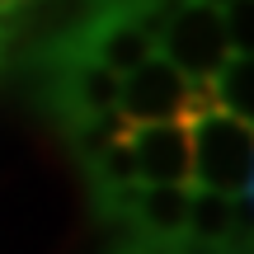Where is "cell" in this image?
Here are the masks:
<instances>
[{
  "label": "cell",
  "mask_w": 254,
  "mask_h": 254,
  "mask_svg": "<svg viewBox=\"0 0 254 254\" xmlns=\"http://www.w3.org/2000/svg\"><path fill=\"white\" fill-rule=\"evenodd\" d=\"M5 5H9V0H0V9H5Z\"/></svg>",
  "instance_id": "9c48e42d"
},
{
  "label": "cell",
  "mask_w": 254,
  "mask_h": 254,
  "mask_svg": "<svg viewBox=\"0 0 254 254\" xmlns=\"http://www.w3.org/2000/svg\"><path fill=\"white\" fill-rule=\"evenodd\" d=\"M160 9L165 0H90L85 14L57 43H66L71 52H85L90 62L109 66L123 80L127 71H136L141 62L155 57Z\"/></svg>",
  "instance_id": "6da1fadb"
},
{
  "label": "cell",
  "mask_w": 254,
  "mask_h": 254,
  "mask_svg": "<svg viewBox=\"0 0 254 254\" xmlns=\"http://www.w3.org/2000/svg\"><path fill=\"white\" fill-rule=\"evenodd\" d=\"M193 136V189L254 198V132L231 113H202L189 123Z\"/></svg>",
  "instance_id": "7a4b0ae2"
},
{
  "label": "cell",
  "mask_w": 254,
  "mask_h": 254,
  "mask_svg": "<svg viewBox=\"0 0 254 254\" xmlns=\"http://www.w3.org/2000/svg\"><path fill=\"white\" fill-rule=\"evenodd\" d=\"M127 146L141 184H193V136L184 118L127 127Z\"/></svg>",
  "instance_id": "8992f818"
},
{
  "label": "cell",
  "mask_w": 254,
  "mask_h": 254,
  "mask_svg": "<svg viewBox=\"0 0 254 254\" xmlns=\"http://www.w3.org/2000/svg\"><path fill=\"white\" fill-rule=\"evenodd\" d=\"M47 90H52V109L62 127H75L85 118H99V113H118V75L109 66L90 62L85 52H71L66 43L47 47Z\"/></svg>",
  "instance_id": "277c9868"
},
{
  "label": "cell",
  "mask_w": 254,
  "mask_h": 254,
  "mask_svg": "<svg viewBox=\"0 0 254 254\" xmlns=\"http://www.w3.org/2000/svg\"><path fill=\"white\" fill-rule=\"evenodd\" d=\"M155 57L174 66L184 80H212L217 66L231 57V38L212 0H165L160 33H155Z\"/></svg>",
  "instance_id": "3957f363"
},
{
  "label": "cell",
  "mask_w": 254,
  "mask_h": 254,
  "mask_svg": "<svg viewBox=\"0 0 254 254\" xmlns=\"http://www.w3.org/2000/svg\"><path fill=\"white\" fill-rule=\"evenodd\" d=\"M189 189L193 184H136L127 202V226L141 245L184 250V221H189Z\"/></svg>",
  "instance_id": "52a82bcc"
},
{
  "label": "cell",
  "mask_w": 254,
  "mask_h": 254,
  "mask_svg": "<svg viewBox=\"0 0 254 254\" xmlns=\"http://www.w3.org/2000/svg\"><path fill=\"white\" fill-rule=\"evenodd\" d=\"M212 104L217 113H231V118L250 123L254 118V90H250V52H231L226 62L217 66V75L207 80Z\"/></svg>",
  "instance_id": "ba28073f"
},
{
  "label": "cell",
  "mask_w": 254,
  "mask_h": 254,
  "mask_svg": "<svg viewBox=\"0 0 254 254\" xmlns=\"http://www.w3.org/2000/svg\"><path fill=\"white\" fill-rule=\"evenodd\" d=\"M189 99H193V80H184L165 57H151L118 80V118L127 127L174 123L189 113Z\"/></svg>",
  "instance_id": "5b68a950"
}]
</instances>
